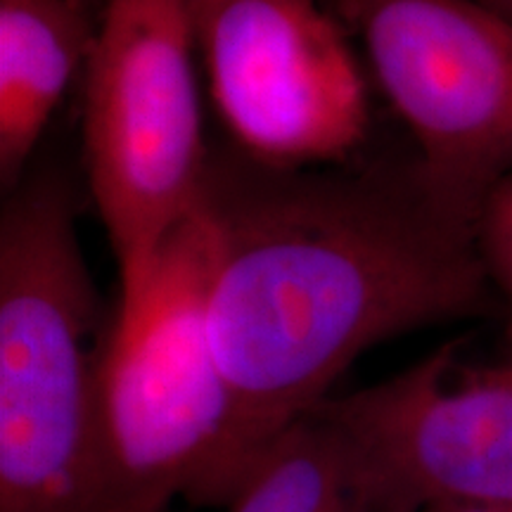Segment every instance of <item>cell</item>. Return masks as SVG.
Here are the masks:
<instances>
[{"label":"cell","instance_id":"cell-9","mask_svg":"<svg viewBox=\"0 0 512 512\" xmlns=\"http://www.w3.org/2000/svg\"><path fill=\"white\" fill-rule=\"evenodd\" d=\"M228 512H358L335 427L316 413L287 425L249 465Z\"/></svg>","mask_w":512,"mask_h":512},{"label":"cell","instance_id":"cell-13","mask_svg":"<svg viewBox=\"0 0 512 512\" xmlns=\"http://www.w3.org/2000/svg\"><path fill=\"white\" fill-rule=\"evenodd\" d=\"M188 3H190V8H192V10H197V8H202V5L214 3V0H188Z\"/></svg>","mask_w":512,"mask_h":512},{"label":"cell","instance_id":"cell-5","mask_svg":"<svg viewBox=\"0 0 512 512\" xmlns=\"http://www.w3.org/2000/svg\"><path fill=\"white\" fill-rule=\"evenodd\" d=\"M311 413L347 448L358 512L512 505V316Z\"/></svg>","mask_w":512,"mask_h":512},{"label":"cell","instance_id":"cell-4","mask_svg":"<svg viewBox=\"0 0 512 512\" xmlns=\"http://www.w3.org/2000/svg\"><path fill=\"white\" fill-rule=\"evenodd\" d=\"M188 0H107L86 64L83 162L119 264L136 292L166 240L195 214L209 166Z\"/></svg>","mask_w":512,"mask_h":512},{"label":"cell","instance_id":"cell-3","mask_svg":"<svg viewBox=\"0 0 512 512\" xmlns=\"http://www.w3.org/2000/svg\"><path fill=\"white\" fill-rule=\"evenodd\" d=\"M207 290L195 211L112 313L98 373L95 512H166L174 498L228 508L238 491V420L211 347Z\"/></svg>","mask_w":512,"mask_h":512},{"label":"cell","instance_id":"cell-6","mask_svg":"<svg viewBox=\"0 0 512 512\" xmlns=\"http://www.w3.org/2000/svg\"><path fill=\"white\" fill-rule=\"evenodd\" d=\"M448 211L477 223L512 176V22L477 0H335Z\"/></svg>","mask_w":512,"mask_h":512},{"label":"cell","instance_id":"cell-11","mask_svg":"<svg viewBox=\"0 0 512 512\" xmlns=\"http://www.w3.org/2000/svg\"><path fill=\"white\" fill-rule=\"evenodd\" d=\"M425 512H512V505H491V503H439Z\"/></svg>","mask_w":512,"mask_h":512},{"label":"cell","instance_id":"cell-8","mask_svg":"<svg viewBox=\"0 0 512 512\" xmlns=\"http://www.w3.org/2000/svg\"><path fill=\"white\" fill-rule=\"evenodd\" d=\"M107 0H0V185L8 195L86 69Z\"/></svg>","mask_w":512,"mask_h":512},{"label":"cell","instance_id":"cell-1","mask_svg":"<svg viewBox=\"0 0 512 512\" xmlns=\"http://www.w3.org/2000/svg\"><path fill=\"white\" fill-rule=\"evenodd\" d=\"M207 320L235 406L240 482L358 356L458 320L505 316L475 242L415 155L275 169L211 155L197 204Z\"/></svg>","mask_w":512,"mask_h":512},{"label":"cell","instance_id":"cell-10","mask_svg":"<svg viewBox=\"0 0 512 512\" xmlns=\"http://www.w3.org/2000/svg\"><path fill=\"white\" fill-rule=\"evenodd\" d=\"M475 242L491 290L512 316V176L484 200L475 223Z\"/></svg>","mask_w":512,"mask_h":512},{"label":"cell","instance_id":"cell-2","mask_svg":"<svg viewBox=\"0 0 512 512\" xmlns=\"http://www.w3.org/2000/svg\"><path fill=\"white\" fill-rule=\"evenodd\" d=\"M112 316L60 169L29 171L0 214V512H95L98 373Z\"/></svg>","mask_w":512,"mask_h":512},{"label":"cell","instance_id":"cell-7","mask_svg":"<svg viewBox=\"0 0 512 512\" xmlns=\"http://www.w3.org/2000/svg\"><path fill=\"white\" fill-rule=\"evenodd\" d=\"M192 17L235 150L275 169L354 162L373 112L342 19L316 0H214Z\"/></svg>","mask_w":512,"mask_h":512},{"label":"cell","instance_id":"cell-12","mask_svg":"<svg viewBox=\"0 0 512 512\" xmlns=\"http://www.w3.org/2000/svg\"><path fill=\"white\" fill-rule=\"evenodd\" d=\"M477 3L486 5L489 10L498 12V15L510 19V22H512V0H477Z\"/></svg>","mask_w":512,"mask_h":512}]
</instances>
